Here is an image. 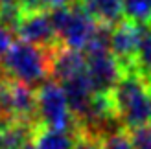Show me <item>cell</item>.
Segmentation results:
<instances>
[{
    "mask_svg": "<svg viewBox=\"0 0 151 149\" xmlns=\"http://www.w3.org/2000/svg\"><path fill=\"white\" fill-rule=\"evenodd\" d=\"M17 4L20 7V11L28 15V13H39V11H46L44 0H17Z\"/></svg>",
    "mask_w": 151,
    "mask_h": 149,
    "instance_id": "cell-18",
    "label": "cell"
},
{
    "mask_svg": "<svg viewBox=\"0 0 151 149\" xmlns=\"http://www.w3.org/2000/svg\"><path fill=\"white\" fill-rule=\"evenodd\" d=\"M78 131H59L39 123L33 136L35 149H72Z\"/></svg>",
    "mask_w": 151,
    "mask_h": 149,
    "instance_id": "cell-12",
    "label": "cell"
},
{
    "mask_svg": "<svg viewBox=\"0 0 151 149\" xmlns=\"http://www.w3.org/2000/svg\"><path fill=\"white\" fill-rule=\"evenodd\" d=\"M127 20L138 26H151V0H124Z\"/></svg>",
    "mask_w": 151,
    "mask_h": 149,
    "instance_id": "cell-14",
    "label": "cell"
},
{
    "mask_svg": "<svg viewBox=\"0 0 151 149\" xmlns=\"http://www.w3.org/2000/svg\"><path fill=\"white\" fill-rule=\"evenodd\" d=\"M37 127L39 122H0V149H26Z\"/></svg>",
    "mask_w": 151,
    "mask_h": 149,
    "instance_id": "cell-11",
    "label": "cell"
},
{
    "mask_svg": "<svg viewBox=\"0 0 151 149\" xmlns=\"http://www.w3.org/2000/svg\"><path fill=\"white\" fill-rule=\"evenodd\" d=\"M78 0H44V6L46 9H57V7H65V6H70Z\"/></svg>",
    "mask_w": 151,
    "mask_h": 149,
    "instance_id": "cell-20",
    "label": "cell"
},
{
    "mask_svg": "<svg viewBox=\"0 0 151 149\" xmlns=\"http://www.w3.org/2000/svg\"><path fill=\"white\" fill-rule=\"evenodd\" d=\"M37 118H39V123L50 129L78 131L65 88L55 79H48L37 88Z\"/></svg>",
    "mask_w": 151,
    "mask_h": 149,
    "instance_id": "cell-5",
    "label": "cell"
},
{
    "mask_svg": "<svg viewBox=\"0 0 151 149\" xmlns=\"http://www.w3.org/2000/svg\"><path fill=\"white\" fill-rule=\"evenodd\" d=\"M15 35L19 37V41L37 44L42 48H55L61 44L55 28L52 24V17L46 11L22 15L19 26L15 29Z\"/></svg>",
    "mask_w": 151,
    "mask_h": 149,
    "instance_id": "cell-7",
    "label": "cell"
},
{
    "mask_svg": "<svg viewBox=\"0 0 151 149\" xmlns=\"http://www.w3.org/2000/svg\"><path fill=\"white\" fill-rule=\"evenodd\" d=\"M101 149H133L129 131L124 127H118L114 131L107 133L101 138Z\"/></svg>",
    "mask_w": 151,
    "mask_h": 149,
    "instance_id": "cell-15",
    "label": "cell"
},
{
    "mask_svg": "<svg viewBox=\"0 0 151 149\" xmlns=\"http://www.w3.org/2000/svg\"><path fill=\"white\" fill-rule=\"evenodd\" d=\"M59 42L72 50H85L98 29V22L81 9L78 2L50 11Z\"/></svg>",
    "mask_w": 151,
    "mask_h": 149,
    "instance_id": "cell-3",
    "label": "cell"
},
{
    "mask_svg": "<svg viewBox=\"0 0 151 149\" xmlns=\"http://www.w3.org/2000/svg\"><path fill=\"white\" fill-rule=\"evenodd\" d=\"M87 74L92 81L96 94H111L127 72L118 59L112 55L111 48H90L87 50Z\"/></svg>",
    "mask_w": 151,
    "mask_h": 149,
    "instance_id": "cell-6",
    "label": "cell"
},
{
    "mask_svg": "<svg viewBox=\"0 0 151 149\" xmlns=\"http://www.w3.org/2000/svg\"><path fill=\"white\" fill-rule=\"evenodd\" d=\"M133 149H151V123L140 125L129 131Z\"/></svg>",
    "mask_w": 151,
    "mask_h": 149,
    "instance_id": "cell-16",
    "label": "cell"
},
{
    "mask_svg": "<svg viewBox=\"0 0 151 149\" xmlns=\"http://www.w3.org/2000/svg\"><path fill=\"white\" fill-rule=\"evenodd\" d=\"M81 9L100 26L114 28L124 17V0H78Z\"/></svg>",
    "mask_w": 151,
    "mask_h": 149,
    "instance_id": "cell-10",
    "label": "cell"
},
{
    "mask_svg": "<svg viewBox=\"0 0 151 149\" xmlns=\"http://www.w3.org/2000/svg\"><path fill=\"white\" fill-rule=\"evenodd\" d=\"M13 2H17V0H0V7H4L7 4H13Z\"/></svg>",
    "mask_w": 151,
    "mask_h": 149,
    "instance_id": "cell-21",
    "label": "cell"
},
{
    "mask_svg": "<svg viewBox=\"0 0 151 149\" xmlns=\"http://www.w3.org/2000/svg\"><path fill=\"white\" fill-rule=\"evenodd\" d=\"M116 120L124 129L131 131L151 123V87L137 74H127L111 92Z\"/></svg>",
    "mask_w": 151,
    "mask_h": 149,
    "instance_id": "cell-2",
    "label": "cell"
},
{
    "mask_svg": "<svg viewBox=\"0 0 151 149\" xmlns=\"http://www.w3.org/2000/svg\"><path fill=\"white\" fill-rule=\"evenodd\" d=\"M87 70V57L78 50L66 48L63 44L52 48V77L65 81L72 76Z\"/></svg>",
    "mask_w": 151,
    "mask_h": 149,
    "instance_id": "cell-9",
    "label": "cell"
},
{
    "mask_svg": "<svg viewBox=\"0 0 151 149\" xmlns=\"http://www.w3.org/2000/svg\"><path fill=\"white\" fill-rule=\"evenodd\" d=\"M0 74L26 85H42L52 77V48L24 41L11 42L0 57Z\"/></svg>",
    "mask_w": 151,
    "mask_h": 149,
    "instance_id": "cell-1",
    "label": "cell"
},
{
    "mask_svg": "<svg viewBox=\"0 0 151 149\" xmlns=\"http://www.w3.org/2000/svg\"><path fill=\"white\" fill-rule=\"evenodd\" d=\"M0 122H39L37 90L0 74Z\"/></svg>",
    "mask_w": 151,
    "mask_h": 149,
    "instance_id": "cell-4",
    "label": "cell"
},
{
    "mask_svg": "<svg viewBox=\"0 0 151 149\" xmlns=\"http://www.w3.org/2000/svg\"><path fill=\"white\" fill-rule=\"evenodd\" d=\"M129 74H137L151 87V26H142L140 44L137 50L133 70Z\"/></svg>",
    "mask_w": 151,
    "mask_h": 149,
    "instance_id": "cell-13",
    "label": "cell"
},
{
    "mask_svg": "<svg viewBox=\"0 0 151 149\" xmlns=\"http://www.w3.org/2000/svg\"><path fill=\"white\" fill-rule=\"evenodd\" d=\"M72 149H101V136L92 135V133H85V131H78Z\"/></svg>",
    "mask_w": 151,
    "mask_h": 149,
    "instance_id": "cell-17",
    "label": "cell"
},
{
    "mask_svg": "<svg viewBox=\"0 0 151 149\" xmlns=\"http://www.w3.org/2000/svg\"><path fill=\"white\" fill-rule=\"evenodd\" d=\"M11 37H13V33L9 32V29H6L4 26H0V57H2L6 52H7V48L11 46Z\"/></svg>",
    "mask_w": 151,
    "mask_h": 149,
    "instance_id": "cell-19",
    "label": "cell"
},
{
    "mask_svg": "<svg viewBox=\"0 0 151 149\" xmlns=\"http://www.w3.org/2000/svg\"><path fill=\"white\" fill-rule=\"evenodd\" d=\"M140 35H142V26L134 24L131 20H122L111 32V52L118 59V63L125 68L127 74L133 70L137 50L140 44Z\"/></svg>",
    "mask_w": 151,
    "mask_h": 149,
    "instance_id": "cell-8",
    "label": "cell"
}]
</instances>
